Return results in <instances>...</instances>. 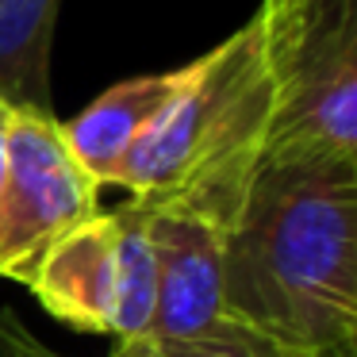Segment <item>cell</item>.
I'll list each match as a JSON object with an SVG mask.
<instances>
[{
    "label": "cell",
    "instance_id": "1",
    "mask_svg": "<svg viewBox=\"0 0 357 357\" xmlns=\"http://www.w3.org/2000/svg\"><path fill=\"white\" fill-rule=\"evenodd\" d=\"M223 307L303 357H354L357 162L265 158L223 234Z\"/></svg>",
    "mask_w": 357,
    "mask_h": 357
},
{
    "label": "cell",
    "instance_id": "2",
    "mask_svg": "<svg viewBox=\"0 0 357 357\" xmlns=\"http://www.w3.org/2000/svg\"><path fill=\"white\" fill-rule=\"evenodd\" d=\"M273 85L250 20L188 62L185 85L142 131L112 185L146 208H173L231 231L269 150Z\"/></svg>",
    "mask_w": 357,
    "mask_h": 357
},
{
    "label": "cell",
    "instance_id": "3",
    "mask_svg": "<svg viewBox=\"0 0 357 357\" xmlns=\"http://www.w3.org/2000/svg\"><path fill=\"white\" fill-rule=\"evenodd\" d=\"M254 27L273 85L265 158L357 162V0H261Z\"/></svg>",
    "mask_w": 357,
    "mask_h": 357
},
{
    "label": "cell",
    "instance_id": "4",
    "mask_svg": "<svg viewBox=\"0 0 357 357\" xmlns=\"http://www.w3.org/2000/svg\"><path fill=\"white\" fill-rule=\"evenodd\" d=\"M96 192L100 185L70 154L62 123L43 112L12 108L0 188V277L27 284L43 254L100 211Z\"/></svg>",
    "mask_w": 357,
    "mask_h": 357
},
{
    "label": "cell",
    "instance_id": "5",
    "mask_svg": "<svg viewBox=\"0 0 357 357\" xmlns=\"http://www.w3.org/2000/svg\"><path fill=\"white\" fill-rule=\"evenodd\" d=\"M146 219L154 246V319L142 338L208 334L227 315L223 231L173 208H146Z\"/></svg>",
    "mask_w": 357,
    "mask_h": 357
},
{
    "label": "cell",
    "instance_id": "6",
    "mask_svg": "<svg viewBox=\"0 0 357 357\" xmlns=\"http://www.w3.org/2000/svg\"><path fill=\"white\" fill-rule=\"evenodd\" d=\"M27 288L73 331L112 334L116 311V215L96 211L43 254Z\"/></svg>",
    "mask_w": 357,
    "mask_h": 357
},
{
    "label": "cell",
    "instance_id": "7",
    "mask_svg": "<svg viewBox=\"0 0 357 357\" xmlns=\"http://www.w3.org/2000/svg\"><path fill=\"white\" fill-rule=\"evenodd\" d=\"M188 66L169 73H146V77H131L112 85L100 93L81 116L62 123V139L70 154L81 162V169L96 181V185H112L123 165V158L135 150L150 123L162 116V108L177 96L185 85Z\"/></svg>",
    "mask_w": 357,
    "mask_h": 357
},
{
    "label": "cell",
    "instance_id": "8",
    "mask_svg": "<svg viewBox=\"0 0 357 357\" xmlns=\"http://www.w3.org/2000/svg\"><path fill=\"white\" fill-rule=\"evenodd\" d=\"M62 0H0V100L54 116L50 50Z\"/></svg>",
    "mask_w": 357,
    "mask_h": 357
},
{
    "label": "cell",
    "instance_id": "9",
    "mask_svg": "<svg viewBox=\"0 0 357 357\" xmlns=\"http://www.w3.org/2000/svg\"><path fill=\"white\" fill-rule=\"evenodd\" d=\"M116 215V311L112 334L119 342L150 334L154 319V246L150 219L139 200H127Z\"/></svg>",
    "mask_w": 357,
    "mask_h": 357
},
{
    "label": "cell",
    "instance_id": "10",
    "mask_svg": "<svg viewBox=\"0 0 357 357\" xmlns=\"http://www.w3.org/2000/svg\"><path fill=\"white\" fill-rule=\"evenodd\" d=\"M112 357H303L296 349L273 342L269 334L223 315L208 334L196 338H127Z\"/></svg>",
    "mask_w": 357,
    "mask_h": 357
},
{
    "label": "cell",
    "instance_id": "11",
    "mask_svg": "<svg viewBox=\"0 0 357 357\" xmlns=\"http://www.w3.org/2000/svg\"><path fill=\"white\" fill-rule=\"evenodd\" d=\"M4 338H8V354L12 357H62V354H54L43 338H35V334L16 319V311H8V307H4Z\"/></svg>",
    "mask_w": 357,
    "mask_h": 357
},
{
    "label": "cell",
    "instance_id": "12",
    "mask_svg": "<svg viewBox=\"0 0 357 357\" xmlns=\"http://www.w3.org/2000/svg\"><path fill=\"white\" fill-rule=\"evenodd\" d=\"M8 116L12 108L0 100V188H4V165H8Z\"/></svg>",
    "mask_w": 357,
    "mask_h": 357
},
{
    "label": "cell",
    "instance_id": "13",
    "mask_svg": "<svg viewBox=\"0 0 357 357\" xmlns=\"http://www.w3.org/2000/svg\"><path fill=\"white\" fill-rule=\"evenodd\" d=\"M0 357H8V349H4V342H0Z\"/></svg>",
    "mask_w": 357,
    "mask_h": 357
}]
</instances>
